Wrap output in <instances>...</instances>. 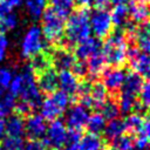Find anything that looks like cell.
I'll list each match as a JSON object with an SVG mask.
<instances>
[{
	"instance_id": "c3c4849f",
	"label": "cell",
	"mask_w": 150,
	"mask_h": 150,
	"mask_svg": "<svg viewBox=\"0 0 150 150\" xmlns=\"http://www.w3.org/2000/svg\"><path fill=\"white\" fill-rule=\"evenodd\" d=\"M129 0H110V4H112L114 6H118V5H127Z\"/></svg>"
},
{
	"instance_id": "52a82bcc",
	"label": "cell",
	"mask_w": 150,
	"mask_h": 150,
	"mask_svg": "<svg viewBox=\"0 0 150 150\" xmlns=\"http://www.w3.org/2000/svg\"><path fill=\"white\" fill-rule=\"evenodd\" d=\"M67 134L68 129L64 122L60 120L50 121V124L47 125L46 132L42 137V143L46 148H49L52 150H62L67 138Z\"/></svg>"
},
{
	"instance_id": "d6a6232c",
	"label": "cell",
	"mask_w": 150,
	"mask_h": 150,
	"mask_svg": "<svg viewBox=\"0 0 150 150\" xmlns=\"http://www.w3.org/2000/svg\"><path fill=\"white\" fill-rule=\"evenodd\" d=\"M114 150H134V138L131 135H121L111 142Z\"/></svg>"
},
{
	"instance_id": "f35d334b",
	"label": "cell",
	"mask_w": 150,
	"mask_h": 150,
	"mask_svg": "<svg viewBox=\"0 0 150 150\" xmlns=\"http://www.w3.org/2000/svg\"><path fill=\"white\" fill-rule=\"evenodd\" d=\"M0 103L4 107V109L6 110V112H11L13 111L15 103H16V97L14 95H12L11 93H5L4 96L0 98Z\"/></svg>"
},
{
	"instance_id": "bcb514c9",
	"label": "cell",
	"mask_w": 150,
	"mask_h": 150,
	"mask_svg": "<svg viewBox=\"0 0 150 150\" xmlns=\"http://www.w3.org/2000/svg\"><path fill=\"white\" fill-rule=\"evenodd\" d=\"M5 2H6V5H7L11 9H13V8H15V7L21 6V4L23 2V0H6Z\"/></svg>"
},
{
	"instance_id": "277c9868",
	"label": "cell",
	"mask_w": 150,
	"mask_h": 150,
	"mask_svg": "<svg viewBox=\"0 0 150 150\" xmlns=\"http://www.w3.org/2000/svg\"><path fill=\"white\" fill-rule=\"evenodd\" d=\"M128 43L125 33L123 30H116L107 36L104 45L102 46V53L105 57L107 63L120 67L127 61Z\"/></svg>"
},
{
	"instance_id": "f907efd6",
	"label": "cell",
	"mask_w": 150,
	"mask_h": 150,
	"mask_svg": "<svg viewBox=\"0 0 150 150\" xmlns=\"http://www.w3.org/2000/svg\"><path fill=\"white\" fill-rule=\"evenodd\" d=\"M0 150H1V145H0Z\"/></svg>"
},
{
	"instance_id": "7dc6e473",
	"label": "cell",
	"mask_w": 150,
	"mask_h": 150,
	"mask_svg": "<svg viewBox=\"0 0 150 150\" xmlns=\"http://www.w3.org/2000/svg\"><path fill=\"white\" fill-rule=\"evenodd\" d=\"M75 1L77 5L81 6V8H86V9L93 5V0H75Z\"/></svg>"
},
{
	"instance_id": "8fae6325",
	"label": "cell",
	"mask_w": 150,
	"mask_h": 150,
	"mask_svg": "<svg viewBox=\"0 0 150 150\" xmlns=\"http://www.w3.org/2000/svg\"><path fill=\"white\" fill-rule=\"evenodd\" d=\"M108 100V90L101 82L91 83L90 90L88 96L80 98V104L84 105L86 108H100L105 101Z\"/></svg>"
},
{
	"instance_id": "e0dca14e",
	"label": "cell",
	"mask_w": 150,
	"mask_h": 150,
	"mask_svg": "<svg viewBox=\"0 0 150 150\" xmlns=\"http://www.w3.org/2000/svg\"><path fill=\"white\" fill-rule=\"evenodd\" d=\"M35 79L41 93L50 94L57 89V73L52 67L35 75Z\"/></svg>"
},
{
	"instance_id": "d590c367",
	"label": "cell",
	"mask_w": 150,
	"mask_h": 150,
	"mask_svg": "<svg viewBox=\"0 0 150 150\" xmlns=\"http://www.w3.org/2000/svg\"><path fill=\"white\" fill-rule=\"evenodd\" d=\"M81 138V132L79 130H69L62 150H77Z\"/></svg>"
},
{
	"instance_id": "f6af8a7d",
	"label": "cell",
	"mask_w": 150,
	"mask_h": 150,
	"mask_svg": "<svg viewBox=\"0 0 150 150\" xmlns=\"http://www.w3.org/2000/svg\"><path fill=\"white\" fill-rule=\"evenodd\" d=\"M110 4V0H93V5L96 8H105Z\"/></svg>"
},
{
	"instance_id": "1f68e13d",
	"label": "cell",
	"mask_w": 150,
	"mask_h": 150,
	"mask_svg": "<svg viewBox=\"0 0 150 150\" xmlns=\"http://www.w3.org/2000/svg\"><path fill=\"white\" fill-rule=\"evenodd\" d=\"M100 108H101L100 112L108 121L109 120H114V118H118V115L121 114L117 102H115L112 100H107Z\"/></svg>"
},
{
	"instance_id": "ba28073f",
	"label": "cell",
	"mask_w": 150,
	"mask_h": 150,
	"mask_svg": "<svg viewBox=\"0 0 150 150\" xmlns=\"http://www.w3.org/2000/svg\"><path fill=\"white\" fill-rule=\"evenodd\" d=\"M89 26L90 33H93L96 39L107 38L112 29L110 13L105 8L94 9L91 14H89Z\"/></svg>"
},
{
	"instance_id": "2e32d148",
	"label": "cell",
	"mask_w": 150,
	"mask_h": 150,
	"mask_svg": "<svg viewBox=\"0 0 150 150\" xmlns=\"http://www.w3.org/2000/svg\"><path fill=\"white\" fill-rule=\"evenodd\" d=\"M49 56H50L52 66H54L60 71L61 70H70L73 64L76 61L75 55L66 48H57V49L53 50V53Z\"/></svg>"
},
{
	"instance_id": "ffe728a7",
	"label": "cell",
	"mask_w": 150,
	"mask_h": 150,
	"mask_svg": "<svg viewBox=\"0 0 150 150\" xmlns=\"http://www.w3.org/2000/svg\"><path fill=\"white\" fill-rule=\"evenodd\" d=\"M134 34L139 52L150 55V21L141 23V26L134 30Z\"/></svg>"
},
{
	"instance_id": "816d5d0a",
	"label": "cell",
	"mask_w": 150,
	"mask_h": 150,
	"mask_svg": "<svg viewBox=\"0 0 150 150\" xmlns=\"http://www.w3.org/2000/svg\"><path fill=\"white\" fill-rule=\"evenodd\" d=\"M148 145H149V148H150V144H148Z\"/></svg>"
},
{
	"instance_id": "6da1fadb",
	"label": "cell",
	"mask_w": 150,
	"mask_h": 150,
	"mask_svg": "<svg viewBox=\"0 0 150 150\" xmlns=\"http://www.w3.org/2000/svg\"><path fill=\"white\" fill-rule=\"evenodd\" d=\"M8 93L20 100L27 102L34 110L41 104V91L36 84V79L29 67L25 68L21 73L13 75V79L8 87Z\"/></svg>"
},
{
	"instance_id": "7402d4cb",
	"label": "cell",
	"mask_w": 150,
	"mask_h": 150,
	"mask_svg": "<svg viewBox=\"0 0 150 150\" xmlns=\"http://www.w3.org/2000/svg\"><path fill=\"white\" fill-rule=\"evenodd\" d=\"M77 150H105V142L98 134L88 132L81 136Z\"/></svg>"
},
{
	"instance_id": "8d00e7d4",
	"label": "cell",
	"mask_w": 150,
	"mask_h": 150,
	"mask_svg": "<svg viewBox=\"0 0 150 150\" xmlns=\"http://www.w3.org/2000/svg\"><path fill=\"white\" fill-rule=\"evenodd\" d=\"M13 71L8 67H0V89L5 90L8 89L9 83L13 79Z\"/></svg>"
},
{
	"instance_id": "4316f807",
	"label": "cell",
	"mask_w": 150,
	"mask_h": 150,
	"mask_svg": "<svg viewBox=\"0 0 150 150\" xmlns=\"http://www.w3.org/2000/svg\"><path fill=\"white\" fill-rule=\"evenodd\" d=\"M25 1V7L26 11L33 20L40 19L41 14L43 11L47 8V2L48 0H23Z\"/></svg>"
},
{
	"instance_id": "f1b7e54d",
	"label": "cell",
	"mask_w": 150,
	"mask_h": 150,
	"mask_svg": "<svg viewBox=\"0 0 150 150\" xmlns=\"http://www.w3.org/2000/svg\"><path fill=\"white\" fill-rule=\"evenodd\" d=\"M107 123V120L103 117V115L100 111H95L93 114H89L88 121L86 127L88 128L89 132L93 134H101L104 129V125Z\"/></svg>"
},
{
	"instance_id": "b9f144b4",
	"label": "cell",
	"mask_w": 150,
	"mask_h": 150,
	"mask_svg": "<svg viewBox=\"0 0 150 150\" xmlns=\"http://www.w3.org/2000/svg\"><path fill=\"white\" fill-rule=\"evenodd\" d=\"M23 150H47L42 141L40 139H30L23 145Z\"/></svg>"
},
{
	"instance_id": "603a6c76",
	"label": "cell",
	"mask_w": 150,
	"mask_h": 150,
	"mask_svg": "<svg viewBox=\"0 0 150 150\" xmlns=\"http://www.w3.org/2000/svg\"><path fill=\"white\" fill-rule=\"evenodd\" d=\"M86 66H87V70L88 74L93 77L101 75L104 70H105V66H107V61L105 57L102 53V49L97 53H95L94 55H91L88 60H86Z\"/></svg>"
},
{
	"instance_id": "7bdbcfd3",
	"label": "cell",
	"mask_w": 150,
	"mask_h": 150,
	"mask_svg": "<svg viewBox=\"0 0 150 150\" xmlns=\"http://www.w3.org/2000/svg\"><path fill=\"white\" fill-rule=\"evenodd\" d=\"M8 39L5 35V33H0V63L4 61V59L6 57L7 54V49H8Z\"/></svg>"
},
{
	"instance_id": "60d3db41",
	"label": "cell",
	"mask_w": 150,
	"mask_h": 150,
	"mask_svg": "<svg viewBox=\"0 0 150 150\" xmlns=\"http://www.w3.org/2000/svg\"><path fill=\"white\" fill-rule=\"evenodd\" d=\"M70 71H71L76 77H82V76H84L86 74H88L86 62H84V61L76 60V61H75V63L73 64V67H71Z\"/></svg>"
},
{
	"instance_id": "5bb4252c",
	"label": "cell",
	"mask_w": 150,
	"mask_h": 150,
	"mask_svg": "<svg viewBox=\"0 0 150 150\" xmlns=\"http://www.w3.org/2000/svg\"><path fill=\"white\" fill-rule=\"evenodd\" d=\"M102 49V43L98 39L96 38H87L86 40L79 42L75 47V57L76 60L80 61H86L88 60L91 55H94L95 53L100 52Z\"/></svg>"
},
{
	"instance_id": "f546056e",
	"label": "cell",
	"mask_w": 150,
	"mask_h": 150,
	"mask_svg": "<svg viewBox=\"0 0 150 150\" xmlns=\"http://www.w3.org/2000/svg\"><path fill=\"white\" fill-rule=\"evenodd\" d=\"M136 97L137 96H132V95H129V94L120 93L118 103H117L118 104V108H120V111L123 112V114L132 112L136 109V105H137Z\"/></svg>"
},
{
	"instance_id": "7a4b0ae2",
	"label": "cell",
	"mask_w": 150,
	"mask_h": 150,
	"mask_svg": "<svg viewBox=\"0 0 150 150\" xmlns=\"http://www.w3.org/2000/svg\"><path fill=\"white\" fill-rule=\"evenodd\" d=\"M67 14L53 8H46L41 14V32L47 43H61L64 36Z\"/></svg>"
},
{
	"instance_id": "d4e9b609",
	"label": "cell",
	"mask_w": 150,
	"mask_h": 150,
	"mask_svg": "<svg viewBox=\"0 0 150 150\" xmlns=\"http://www.w3.org/2000/svg\"><path fill=\"white\" fill-rule=\"evenodd\" d=\"M103 135L105 137V139L112 142L114 139H116L117 137H120L121 135H123L125 132V125H124V121L121 118H114V120H109L103 129Z\"/></svg>"
},
{
	"instance_id": "8992f818",
	"label": "cell",
	"mask_w": 150,
	"mask_h": 150,
	"mask_svg": "<svg viewBox=\"0 0 150 150\" xmlns=\"http://www.w3.org/2000/svg\"><path fill=\"white\" fill-rule=\"evenodd\" d=\"M46 40L42 35L41 28L36 25H33L27 28L25 32L21 45H20V53L21 56L25 59H30L36 54H40L46 48Z\"/></svg>"
},
{
	"instance_id": "681fc988",
	"label": "cell",
	"mask_w": 150,
	"mask_h": 150,
	"mask_svg": "<svg viewBox=\"0 0 150 150\" xmlns=\"http://www.w3.org/2000/svg\"><path fill=\"white\" fill-rule=\"evenodd\" d=\"M142 2H144V4H146V5H150V0H141Z\"/></svg>"
},
{
	"instance_id": "836d02e7",
	"label": "cell",
	"mask_w": 150,
	"mask_h": 150,
	"mask_svg": "<svg viewBox=\"0 0 150 150\" xmlns=\"http://www.w3.org/2000/svg\"><path fill=\"white\" fill-rule=\"evenodd\" d=\"M48 2L50 5V8L56 9L67 15L69 14V12L74 8V6L76 4L75 0H48Z\"/></svg>"
},
{
	"instance_id": "f5cc1de1",
	"label": "cell",
	"mask_w": 150,
	"mask_h": 150,
	"mask_svg": "<svg viewBox=\"0 0 150 150\" xmlns=\"http://www.w3.org/2000/svg\"><path fill=\"white\" fill-rule=\"evenodd\" d=\"M111 150H114V149H111Z\"/></svg>"
},
{
	"instance_id": "d6986e66",
	"label": "cell",
	"mask_w": 150,
	"mask_h": 150,
	"mask_svg": "<svg viewBox=\"0 0 150 150\" xmlns=\"http://www.w3.org/2000/svg\"><path fill=\"white\" fill-rule=\"evenodd\" d=\"M5 135L9 137L22 138L25 135V120L22 116L13 114L5 122Z\"/></svg>"
},
{
	"instance_id": "30bf717a",
	"label": "cell",
	"mask_w": 150,
	"mask_h": 150,
	"mask_svg": "<svg viewBox=\"0 0 150 150\" xmlns=\"http://www.w3.org/2000/svg\"><path fill=\"white\" fill-rule=\"evenodd\" d=\"M64 124L70 130H81L86 127L88 117H89V109L82 104H73L71 107L67 108L64 111Z\"/></svg>"
},
{
	"instance_id": "ab89813d",
	"label": "cell",
	"mask_w": 150,
	"mask_h": 150,
	"mask_svg": "<svg viewBox=\"0 0 150 150\" xmlns=\"http://www.w3.org/2000/svg\"><path fill=\"white\" fill-rule=\"evenodd\" d=\"M13 111H14V114L20 115V116H22V117H23V116L29 115V114L33 111V109L30 108V105H29L27 102H25V101L20 100V101H16V103H15V107H14Z\"/></svg>"
},
{
	"instance_id": "4dcf8cb0",
	"label": "cell",
	"mask_w": 150,
	"mask_h": 150,
	"mask_svg": "<svg viewBox=\"0 0 150 150\" xmlns=\"http://www.w3.org/2000/svg\"><path fill=\"white\" fill-rule=\"evenodd\" d=\"M18 22L19 18L15 13H13L12 11L4 13L2 15H0V33H6L14 29L18 26Z\"/></svg>"
},
{
	"instance_id": "cb8c5ba5",
	"label": "cell",
	"mask_w": 150,
	"mask_h": 150,
	"mask_svg": "<svg viewBox=\"0 0 150 150\" xmlns=\"http://www.w3.org/2000/svg\"><path fill=\"white\" fill-rule=\"evenodd\" d=\"M142 84H143V77H141L135 71L129 73V74L127 73L125 80H124V82L121 87V93L129 94V95H132V96H137L139 90H141Z\"/></svg>"
},
{
	"instance_id": "ac0fdd59",
	"label": "cell",
	"mask_w": 150,
	"mask_h": 150,
	"mask_svg": "<svg viewBox=\"0 0 150 150\" xmlns=\"http://www.w3.org/2000/svg\"><path fill=\"white\" fill-rule=\"evenodd\" d=\"M79 83L77 77L70 70H61L57 74V88L67 95L76 94Z\"/></svg>"
},
{
	"instance_id": "7c38bea8",
	"label": "cell",
	"mask_w": 150,
	"mask_h": 150,
	"mask_svg": "<svg viewBox=\"0 0 150 150\" xmlns=\"http://www.w3.org/2000/svg\"><path fill=\"white\" fill-rule=\"evenodd\" d=\"M47 129L46 120L40 114H29L25 120V135L30 139H40Z\"/></svg>"
},
{
	"instance_id": "9c48e42d",
	"label": "cell",
	"mask_w": 150,
	"mask_h": 150,
	"mask_svg": "<svg viewBox=\"0 0 150 150\" xmlns=\"http://www.w3.org/2000/svg\"><path fill=\"white\" fill-rule=\"evenodd\" d=\"M127 60L130 61V64L136 74L141 77L150 80V55L139 52L137 47H128Z\"/></svg>"
},
{
	"instance_id": "9a60e30c",
	"label": "cell",
	"mask_w": 150,
	"mask_h": 150,
	"mask_svg": "<svg viewBox=\"0 0 150 150\" xmlns=\"http://www.w3.org/2000/svg\"><path fill=\"white\" fill-rule=\"evenodd\" d=\"M110 19L112 22V26L124 29L128 32H134V26L131 25L130 15H129V8L128 5H118L114 6L111 13H110Z\"/></svg>"
},
{
	"instance_id": "5b68a950",
	"label": "cell",
	"mask_w": 150,
	"mask_h": 150,
	"mask_svg": "<svg viewBox=\"0 0 150 150\" xmlns=\"http://www.w3.org/2000/svg\"><path fill=\"white\" fill-rule=\"evenodd\" d=\"M70 102L69 95L61 90H55L48 94L40 104V115L46 121L59 120L68 108Z\"/></svg>"
},
{
	"instance_id": "db71d44e",
	"label": "cell",
	"mask_w": 150,
	"mask_h": 150,
	"mask_svg": "<svg viewBox=\"0 0 150 150\" xmlns=\"http://www.w3.org/2000/svg\"><path fill=\"white\" fill-rule=\"evenodd\" d=\"M134 150H136V149H134Z\"/></svg>"
},
{
	"instance_id": "74e56055",
	"label": "cell",
	"mask_w": 150,
	"mask_h": 150,
	"mask_svg": "<svg viewBox=\"0 0 150 150\" xmlns=\"http://www.w3.org/2000/svg\"><path fill=\"white\" fill-rule=\"evenodd\" d=\"M138 95H139V103L142 104V107L150 108V80H148L142 84Z\"/></svg>"
},
{
	"instance_id": "4fadbf2b",
	"label": "cell",
	"mask_w": 150,
	"mask_h": 150,
	"mask_svg": "<svg viewBox=\"0 0 150 150\" xmlns=\"http://www.w3.org/2000/svg\"><path fill=\"white\" fill-rule=\"evenodd\" d=\"M127 76V71L120 67L107 69L102 73V83L109 91H117L121 89Z\"/></svg>"
},
{
	"instance_id": "484cf974",
	"label": "cell",
	"mask_w": 150,
	"mask_h": 150,
	"mask_svg": "<svg viewBox=\"0 0 150 150\" xmlns=\"http://www.w3.org/2000/svg\"><path fill=\"white\" fill-rule=\"evenodd\" d=\"M29 69L33 71L34 75L40 74L41 71L48 69L52 67V62H50V56L49 54H46L45 52L36 54L35 56L29 59Z\"/></svg>"
},
{
	"instance_id": "44dd1931",
	"label": "cell",
	"mask_w": 150,
	"mask_h": 150,
	"mask_svg": "<svg viewBox=\"0 0 150 150\" xmlns=\"http://www.w3.org/2000/svg\"><path fill=\"white\" fill-rule=\"evenodd\" d=\"M129 8L130 20L137 23H144L150 20V5H146L142 1L131 2Z\"/></svg>"
},
{
	"instance_id": "ee69618b",
	"label": "cell",
	"mask_w": 150,
	"mask_h": 150,
	"mask_svg": "<svg viewBox=\"0 0 150 150\" xmlns=\"http://www.w3.org/2000/svg\"><path fill=\"white\" fill-rule=\"evenodd\" d=\"M6 110L0 103V141L5 137V122H6Z\"/></svg>"
},
{
	"instance_id": "83f0119b",
	"label": "cell",
	"mask_w": 150,
	"mask_h": 150,
	"mask_svg": "<svg viewBox=\"0 0 150 150\" xmlns=\"http://www.w3.org/2000/svg\"><path fill=\"white\" fill-rule=\"evenodd\" d=\"M123 121H124V125H125V131L137 135L143 125L144 118L141 115V112L135 111V112H129L128 116Z\"/></svg>"
},
{
	"instance_id": "e575fe53",
	"label": "cell",
	"mask_w": 150,
	"mask_h": 150,
	"mask_svg": "<svg viewBox=\"0 0 150 150\" xmlns=\"http://www.w3.org/2000/svg\"><path fill=\"white\" fill-rule=\"evenodd\" d=\"M1 150H23V139L18 137H9L6 136L2 138Z\"/></svg>"
},
{
	"instance_id": "3957f363",
	"label": "cell",
	"mask_w": 150,
	"mask_h": 150,
	"mask_svg": "<svg viewBox=\"0 0 150 150\" xmlns=\"http://www.w3.org/2000/svg\"><path fill=\"white\" fill-rule=\"evenodd\" d=\"M90 34L89 13L86 8L74 11L69 16H67L63 39L69 46L77 45L89 38Z\"/></svg>"
}]
</instances>
